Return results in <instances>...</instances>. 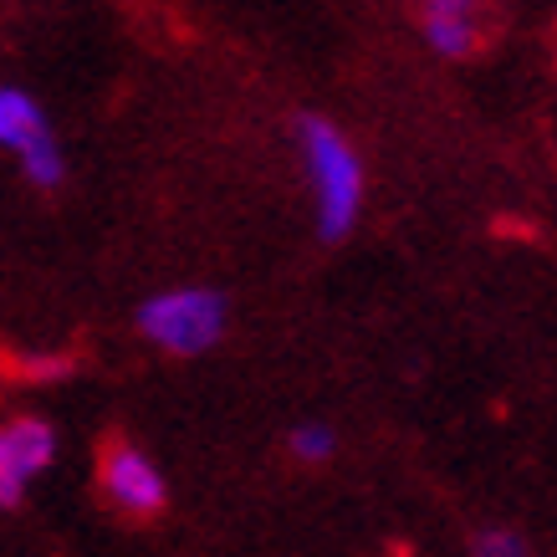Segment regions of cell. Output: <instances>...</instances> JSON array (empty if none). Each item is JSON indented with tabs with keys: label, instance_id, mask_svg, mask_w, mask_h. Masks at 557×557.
Masks as SVG:
<instances>
[{
	"label": "cell",
	"instance_id": "6da1fadb",
	"mask_svg": "<svg viewBox=\"0 0 557 557\" xmlns=\"http://www.w3.org/2000/svg\"><path fill=\"white\" fill-rule=\"evenodd\" d=\"M297 144H302V164L318 189V236L343 240L363 205V164H358L354 144L343 138V128H333L318 113L297 119Z\"/></svg>",
	"mask_w": 557,
	"mask_h": 557
},
{
	"label": "cell",
	"instance_id": "7a4b0ae2",
	"mask_svg": "<svg viewBox=\"0 0 557 557\" xmlns=\"http://www.w3.org/2000/svg\"><path fill=\"white\" fill-rule=\"evenodd\" d=\"M138 333L164 354H205L225 333V297L210 287H174L138 307Z\"/></svg>",
	"mask_w": 557,
	"mask_h": 557
},
{
	"label": "cell",
	"instance_id": "3957f363",
	"mask_svg": "<svg viewBox=\"0 0 557 557\" xmlns=\"http://www.w3.org/2000/svg\"><path fill=\"white\" fill-rule=\"evenodd\" d=\"M98 486L128 517H159L164 511V475L128 440H108L98 450Z\"/></svg>",
	"mask_w": 557,
	"mask_h": 557
},
{
	"label": "cell",
	"instance_id": "277c9868",
	"mask_svg": "<svg viewBox=\"0 0 557 557\" xmlns=\"http://www.w3.org/2000/svg\"><path fill=\"white\" fill-rule=\"evenodd\" d=\"M57 456V435L47 420H11L0 430V507H16L26 481L41 475Z\"/></svg>",
	"mask_w": 557,
	"mask_h": 557
},
{
	"label": "cell",
	"instance_id": "5b68a950",
	"mask_svg": "<svg viewBox=\"0 0 557 557\" xmlns=\"http://www.w3.org/2000/svg\"><path fill=\"white\" fill-rule=\"evenodd\" d=\"M420 32L424 41L440 51V57H450V62H460V57H471L475 51V21L466 5H450V0H435V5H424L420 11Z\"/></svg>",
	"mask_w": 557,
	"mask_h": 557
},
{
	"label": "cell",
	"instance_id": "8992f818",
	"mask_svg": "<svg viewBox=\"0 0 557 557\" xmlns=\"http://www.w3.org/2000/svg\"><path fill=\"white\" fill-rule=\"evenodd\" d=\"M47 113L36 108L32 92H21V87H0V144L5 149L26 153L36 138H47Z\"/></svg>",
	"mask_w": 557,
	"mask_h": 557
},
{
	"label": "cell",
	"instance_id": "52a82bcc",
	"mask_svg": "<svg viewBox=\"0 0 557 557\" xmlns=\"http://www.w3.org/2000/svg\"><path fill=\"white\" fill-rule=\"evenodd\" d=\"M72 369H77L72 354H5V373H11L16 384H57V379H67Z\"/></svg>",
	"mask_w": 557,
	"mask_h": 557
},
{
	"label": "cell",
	"instance_id": "ba28073f",
	"mask_svg": "<svg viewBox=\"0 0 557 557\" xmlns=\"http://www.w3.org/2000/svg\"><path fill=\"white\" fill-rule=\"evenodd\" d=\"M21 170H26V180H32L36 189H57L62 185V174H67V159H62V149H57V138L47 134L21 153Z\"/></svg>",
	"mask_w": 557,
	"mask_h": 557
},
{
	"label": "cell",
	"instance_id": "9c48e42d",
	"mask_svg": "<svg viewBox=\"0 0 557 557\" xmlns=\"http://www.w3.org/2000/svg\"><path fill=\"white\" fill-rule=\"evenodd\" d=\"M287 450L297 460H307V466H318V460H327L333 450H338V440H333L327 424H297V430L287 435Z\"/></svg>",
	"mask_w": 557,
	"mask_h": 557
},
{
	"label": "cell",
	"instance_id": "30bf717a",
	"mask_svg": "<svg viewBox=\"0 0 557 557\" xmlns=\"http://www.w3.org/2000/svg\"><path fill=\"white\" fill-rule=\"evenodd\" d=\"M475 557H532L527 553V542L507 527H486V532H475Z\"/></svg>",
	"mask_w": 557,
	"mask_h": 557
}]
</instances>
